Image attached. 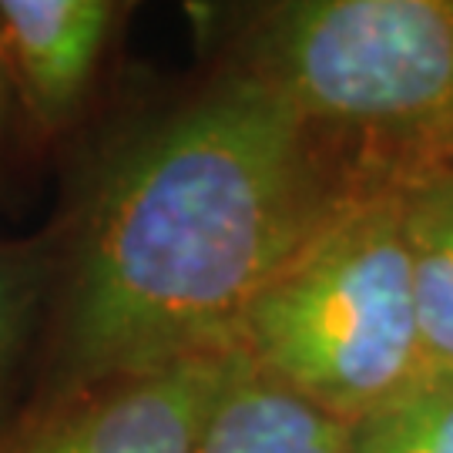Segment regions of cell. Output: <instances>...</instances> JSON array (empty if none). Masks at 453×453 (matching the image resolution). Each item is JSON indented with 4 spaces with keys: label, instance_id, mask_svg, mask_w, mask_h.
I'll return each instance as SVG.
<instances>
[{
    "label": "cell",
    "instance_id": "7a4b0ae2",
    "mask_svg": "<svg viewBox=\"0 0 453 453\" xmlns=\"http://www.w3.org/2000/svg\"><path fill=\"white\" fill-rule=\"evenodd\" d=\"M235 353L342 423L426 366L400 175L370 181L262 289Z\"/></svg>",
    "mask_w": 453,
    "mask_h": 453
},
{
    "label": "cell",
    "instance_id": "30bf717a",
    "mask_svg": "<svg viewBox=\"0 0 453 453\" xmlns=\"http://www.w3.org/2000/svg\"><path fill=\"white\" fill-rule=\"evenodd\" d=\"M4 95H7V78H4V65H0V108H4Z\"/></svg>",
    "mask_w": 453,
    "mask_h": 453
},
{
    "label": "cell",
    "instance_id": "5b68a950",
    "mask_svg": "<svg viewBox=\"0 0 453 453\" xmlns=\"http://www.w3.org/2000/svg\"><path fill=\"white\" fill-rule=\"evenodd\" d=\"M121 7L111 0H0V65L31 118L65 128L101 71Z\"/></svg>",
    "mask_w": 453,
    "mask_h": 453
},
{
    "label": "cell",
    "instance_id": "ba28073f",
    "mask_svg": "<svg viewBox=\"0 0 453 453\" xmlns=\"http://www.w3.org/2000/svg\"><path fill=\"white\" fill-rule=\"evenodd\" d=\"M342 453H453V366L426 363L403 389L346 423Z\"/></svg>",
    "mask_w": 453,
    "mask_h": 453
},
{
    "label": "cell",
    "instance_id": "277c9868",
    "mask_svg": "<svg viewBox=\"0 0 453 453\" xmlns=\"http://www.w3.org/2000/svg\"><path fill=\"white\" fill-rule=\"evenodd\" d=\"M235 353L50 389L0 423V453H198Z\"/></svg>",
    "mask_w": 453,
    "mask_h": 453
},
{
    "label": "cell",
    "instance_id": "3957f363",
    "mask_svg": "<svg viewBox=\"0 0 453 453\" xmlns=\"http://www.w3.org/2000/svg\"><path fill=\"white\" fill-rule=\"evenodd\" d=\"M239 71L370 172L453 151V0L275 4Z\"/></svg>",
    "mask_w": 453,
    "mask_h": 453
},
{
    "label": "cell",
    "instance_id": "9c48e42d",
    "mask_svg": "<svg viewBox=\"0 0 453 453\" xmlns=\"http://www.w3.org/2000/svg\"><path fill=\"white\" fill-rule=\"evenodd\" d=\"M41 289V256L34 245L0 242V387L24 353Z\"/></svg>",
    "mask_w": 453,
    "mask_h": 453
},
{
    "label": "cell",
    "instance_id": "8992f818",
    "mask_svg": "<svg viewBox=\"0 0 453 453\" xmlns=\"http://www.w3.org/2000/svg\"><path fill=\"white\" fill-rule=\"evenodd\" d=\"M346 423L306 403L235 353L198 453H342Z\"/></svg>",
    "mask_w": 453,
    "mask_h": 453
},
{
    "label": "cell",
    "instance_id": "52a82bcc",
    "mask_svg": "<svg viewBox=\"0 0 453 453\" xmlns=\"http://www.w3.org/2000/svg\"><path fill=\"white\" fill-rule=\"evenodd\" d=\"M426 363L453 366V151L400 175Z\"/></svg>",
    "mask_w": 453,
    "mask_h": 453
},
{
    "label": "cell",
    "instance_id": "6da1fadb",
    "mask_svg": "<svg viewBox=\"0 0 453 453\" xmlns=\"http://www.w3.org/2000/svg\"><path fill=\"white\" fill-rule=\"evenodd\" d=\"M265 84L232 71L138 134L74 249L61 383L235 353L262 289L370 181Z\"/></svg>",
    "mask_w": 453,
    "mask_h": 453
}]
</instances>
